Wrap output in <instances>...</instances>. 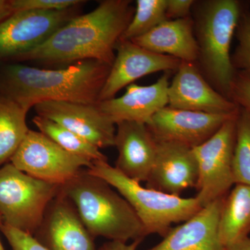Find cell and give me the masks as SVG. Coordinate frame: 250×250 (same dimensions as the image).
<instances>
[{"label":"cell","instance_id":"1","mask_svg":"<svg viewBox=\"0 0 250 250\" xmlns=\"http://www.w3.org/2000/svg\"><path fill=\"white\" fill-rule=\"evenodd\" d=\"M129 0H104L93 11L78 15L45 42L18 61L72 64L94 60L111 66L118 41L134 14Z\"/></svg>","mask_w":250,"mask_h":250},{"label":"cell","instance_id":"2","mask_svg":"<svg viewBox=\"0 0 250 250\" xmlns=\"http://www.w3.org/2000/svg\"><path fill=\"white\" fill-rule=\"evenodd\" d=\"M111 67L94 60L58 70L9 64L0 72V94L27 111L48 101L97 104Z\"/></svg>","mask_w":250,"mask_h":250},{"label":"cell","instance_id":"3","mask_svg":"<svg viewBox=\"0 0 250 250\" xmlns=\"http://www.w3.org/2000/svg\"><path fill=\"white\" fill-rule=\"evenodd\" d=\"M244 8L238 0H204L195 1L192 9L198 47L195 63L208 83L229 100L237 73L230 49Z\"/></svg>","mask_w":250,"mask_h":250},{"label":"cell","instance_id":"4","mask_svg":"<svg viewBox=\"0 0 250 250\" xmlns=\"http://www.w3.org/2000/svg\"><path fill=\"white\" fill-rule=\"evenodd\" d=\"M61 191L73 203L85 228L93 238L101 236L127 243L147 236L134 209L107 182L86 169L66 184Z\"/></svg>","mask_w":250,"mask_h":250},{"label":"cell","instance_id":"5","mask_svg":"<svg viewBox=\"0 0 250 250\" xmlns=\"http://www.w3.org/2000/svg\"><path fill=\"white\" fill-rule=\"evenodd\" d=\"M86 170L118 190L134 209L147 236L156 233L164 238L172 224L187 221L203 208L196 197L183 198L143 187L107 161L93 162Z\"/></svg>","mask_w":250,"mask_h":250},{"label":"cell","instance_id":"6","mask_svg":"<svg viewBox=\"0 0 250 250\" xmlns=\"http://www.w3.org/2000/svg\"><path fill=\"white\" fill-rule=\"evenodd\" d=\"M61 186L34 178L12 164L0 167V214L3 223L34 236Z\"/></svg>","mask_w":250,"mask_h":250},{"label":"cell","instance_id":"7","mask_svg":"<svg viewBox=\"0 0 250 250\" xmlns=\"http://www.w3.org/2000/svg\"><path fill=\"white\" fill-rule=\"evenodd\" d=\"M238 113L208 141L192 148L199 169L196 197L202 207L226 196L235 185L232 164Z\"/></svg>","mask_w":250,"mask_h":250},{"label":"cell","instance_id":"8","mask_svg":"<svg viewBox=\"0 0 250 250\" xmlns=\"http://www.w3.org/2000/svg\"><path fill=\"white\" fill-rule=\"evenodd\" d=\"M10 161L18 170L34 178L60 186L93 164L62 149L40 131L32 130Z\"/></svg>","mask_w":250,"mask_h":250},{"label":"cell","instance_id":"9","mask_svg":"<svg viewBox=\"0 0 250 250\" xmlns=\"http://www.w3.org/2000/svg\"><path fill=\"white\" fill-rule=\"evenodd\" d=\"M78 6L61 11L14 13L0 23V61L16 60L45 42L78 16Z\"/></svg>","mask_w":250,"mask_h":250},{"label":"cell","instance_id":"10","mask_svg":"<svg viewBox=\"0 0 250 250\" xmlns=\"http://www.w3.org/2000/svg\"><path fill=\"white\" fill-rule=\"evenodd\" d=\"M238 111L231 114H212L167 106L146 125L157 142L179 143L192 149L208 141Z\"/></svg>","mask_w":250,"mask_h":250},{"label":"cell","instance_id":"11","mask_svg":"<svg viewBox=\"0 0 250 250\" xmlns=\"http://www.w3.org/2000/svg\"><path fill=\"white\" fill-rule=\"evenodd\" d=\"M117 54L100 95L99 103L116 98L120 90L141 77L158 72L177 71L179 59L151 52L131 41H119Z\"/></svg>","mask_w":250,"mask_h":250},{"label":"cell","instance_id":"12","mask_svg":"<svg viewBox=\"0 0 250 250\" xmlns=\"http://www.w3.org/2000/svg\"><path fill=\"white\" fill-rule=\"evenodd\" d=\"M37 116L55 122L98 148L114 146L115 123L97 104L44 102L34 106Z\"/></svg>","mask_w":250,"mask_h":250},{"label":"cell","instance_id":"13","mask_svg":"<svg viewBox=\"0 0 250 250\" xmlns=\"http://www.w3.org/2000/svg\"><path fill=\"white\" fill-rule=\"evenodd\" d=\"M34 236L49 250H97L75 205L61 190Z\"/></svg>","mask_w":250,"mask_h":250},{"label":"cell","instance_id":"14","mask_svg":"<svg viewBox=\"0 0 250 250\" xmlns=\"http://www.w3.org/2000/svg\"><path fill=\"white\" fill-rule=\"evenodd\" d=\"M177 109L212 114H231L239 110L208 83L195 62H182L168 87V105Z\"/></svg>","mask_w":250,"mask_h":250},{"label":"cell","instance_id":"15","mask_svg":"<svg viewBox=\"0 0 250 250\" xmlns=\"http://www.w3.org/2000/svg\"><path fill=\"white\" fill-rule=\"evenodd\" d=\"M198 178V164L192 148L179 143L157 142L147 188L179 196L186 189L196 188Z\"/></svg>","mask_w":250,"mask_h":250},{"label":"cell","instance_id":"16","mask_svg":"<svg viewBox=\"0 0 250 250\" xmlns=\"http://www.w3.org/2000/svg\"><path fill=\"white\" fill-rule=\"evenodd\" d=\"M116 125L114 146L118 157L115 167L138 183L147 182L155 162L157 141L144 123L123 121Z\"/></svg>","mask_w":250,"mask_h":250},{"label":"cell","instance_id":"17","mask_svg":"<svg viewBox=\"0 0 250 250\" xmlns=\"http://www.w3.org/2000/svg\"><path fill=\"white\" fill-rule=\"evenodd\" d=\"M170 74L164 72L153 84L128 85L124 95L100 102L98 107L116 125L123 121L147 124L158 111L168 105Z\"/></svg>","mask_w":250,"mask_h":250},{"label":"cell","instance_id":"18","mask_svg":"<svg viewBox=\"0 0 250 250\" xmlns=\"http://www.w3.org/2000/svg\"><path fill=\"white\" fill-rule=\"evenodd\" d=\"M225 197L203 207L182 225L171 228L161 243L148 250H225L218 232Z\"/></svg>","mask_w":250,"mask_h":250},{"label":"cell","instance_id":"19","mask_svg":"<svg viewBox=\"0 0 250 250\" xmlns=\"http://www.w3.org/2000/svg\"><path fill=\"white\" fill-rule=\"evenodd\" d=\"M131 41L151 52L170 56L181 62H196L198 59L191 16L167 20L147 34Z\"/></svg>","mask_w":250,"mask_h":250},{"label":"cell","instance_id":"20","mask_svg":"<svg viewBox=\"0 0 250 250\" xmlns=\"http://www.w3.org/2000/svg\"><path fill=\"white\" fill-rule=\"evenodd\" d=\"M218 232L225 248L249 237L250 186L235 184L224 198Z\"/></svg>","mask_w":250,"mask_h":250},{"label":"cell","instance_id":"21","mask_svg":"<svg viewBox=\"0 0 250 250\" xmlns=\"http://www.w3.org/2000/svg\"><path fill=\"white\" fill-rule=\"evenodd\" d=\"M28 111L0 94V166L11 160L29 133Z\"/></svg>","mask_w":250,"mask_h":250},{"label":"cell","instance_id":"22","mask_svg":"<svg viewBox=\"0 0 250 250\" xmlns=\"http://www.w3.org/2000/svg\"><path fill=\"white\" fill-rule=\"evenodd\" d=\"M32 121L40 132L67 152L92 162L107 161V157L100 152V148L58 123L39 116L34 117Z\"/></svg>","mask_w":250,"mask_h":250},{"label":"cell","instance_id":"23","mask_svg":"<svg viewBox=\"0 0 250 250\" xmlns=\"http://www.w3.org/2000/svg\"><path fill=\"white\" fill-rule=\"evenodd\" d=\"M136 5L132 19L120 41H132L141 37L167 20V0H137Z\"/></svg>","mask_w":250,"mask_h":250},{"label":"cell","instance_id":"24","mask_svg":"<svg viewBox=\"0 0 250 250\" xmlns=\"http://www.w3.org/2000/svg\"><path fill=\"white\" fill-rule=\"evenodd\" d=\"M232 166L235 184L250 186V111L240 107Z\"/></svg>","mask_w":250,"mask_h":250},{"label":"cell","instance_id":"25","mask_svg":"<svg viewBox=\"0 0 250 250\" xmlns=\"http://www.w3.org/2000/svg\"><path fill=\"white\" fill-rule=\"evenodd\" d=\"M235 35L238 45L231 55V62L237 73L250 79V10L242 12Z\"/></svg>","mask_w":250,"mask_h":250},{"label":"cell","instance_id":"26","mask_svg":"<svg viewBox=\"0 0 250 250\" xmlns=\"http://www.w3.org/2000/svg\"><path fill=\"white\" fill-rule=\"evenodd\" d=\"M14 13L26 11H61L84 3L81 0H11Z\"/></svg>","mask_w":250,"mask_h":250},{"label":"cell","instance_id":"27","mask_svg":"<svg viewBox=\"0 0 250 250\" xmlns=\"http://www.w3.org/2000/svg\"><path fill=\"white\" fill-rule=\"evenodd\" d=\"M13 250H49L36 239L35 237L3 223L0 228Z\"/></svg>","mask_w":250,"mask_h":250},{"label":"cell","instance_id":"28","mask_svg":"<svg viewBox=\"0 0 250 250\" xmlns=\"http://www.w3.org/2000/svg\"><path fill=\"white\" fill-rule=\"evenodd\" d=\"M229 100L238 107L250 111V79L240 73H236Z\"/></svg>","mask_w":250,"mask_h":250},{"label":"cell","instance_id":"29","mask_svg":"<svg viewBox=\"0 0 250 250\" xmlns=\"http://www.w3.org/2000/svg\"><path fill=\"white\" fill-rule=\"evenodd\" d=\"M195 2L194 0H167V19L177 20L190 17Z\"/></svg>","mask_w":250,"mask_h":250},{"label":"cell","instance_id":"30","mask_svg":"<svg viewBox=\"0 0 250 250\" xmlns=\"http://www.w3.org/2000/svg\"><path fill=\"white\" fill-rule=\"evenodd\" d=\"M143 240H136L130 244L121 241H111L104 243L100 249L97 250H136Z\"/></svg>","mask_w":250,"mask_h":250},{"label":"cell","instance_id":"31","mask_svg":"<svg viewBox=\"0 0 250 250\" xmlns=\"http://www.w3.org/2000/svg\"><path fill=\"white\" fill-rule=\"evenodd\" d=\"M14 14L11 0H0V23Z\"/></svg>","mask_w":250,"mask_h":250},{"label":"cell","instance_id":"32","mask_svg":"<svg viewBox=\"0 0 250 250\" xmlns=\"http://www.w3.org/2000/svg\"><path fill=\"white\" fill-rule=\"evenodd\" d=\"M225 250H250V237L225 248Z\"/></svg>","mask_w":250,"mask_h":250},{"label":"cell","instance_id":"33","mask_svg":"<svg viewBox=\"0 0 250 250\" xmlns=\"http://www.w3.org/2000/svg\"><path fill=\"white\" fill-rule=\"evenodd\" d=\"M3 224L2 218H1V215L0 214V228H1V225ZM0 250H5L4 247H3L2 244H1V242L0 241Z\"/></svg>","mask_w":250,"mask_h":250}]
</instances>
